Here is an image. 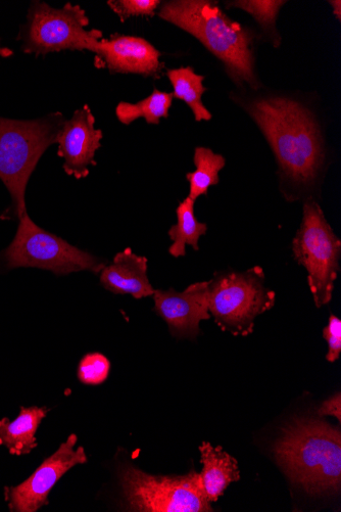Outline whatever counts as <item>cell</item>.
Listing matches in <instances>:
<instances>
[{
	"label": "cell",
	"instance_id": "1",
	"mask_svg": "<svg viewBox=\"0 0 341 512\" xmlns=\"http://www.w3.org/2000/svg\"><path fill=\"white\" fill-rule=\"evenodd\" d=\"M271 147L279 175L289 188L310 189L317 182L325 150L312 113L295 100L270 96L246 105Z\"/></svg>",
	"mask_w": 341,
	"mask_h": 512
},
{
	"label": "cell",
	"instance_id": "2",
	"mask_svg": "<svg viewBox=\"0 0 341 512\" xmlns=\"http://www.w3.org/2000/svg\"><path fill=\"white\" fill-rule=\"evenodd\" d=\"M158 16L201 41L223 63L235 84L260 88L255 72V31L230 19L217 3L172 0L161 5Z\"/></svg>",
	"mask_w": 341,
	"mask_h": 512
},
{
	"label": "cell",
	"instance_id": "3",
	"mask_svg": "<svg viewBox=\"0 0 341 512\" xmlns=\"http://www.w3.org/2000/svg\"><path fill=\"white\" fill-rule=\"evenodd\" d=\"M274 455L290 482L310 495H330L340 490L339 427L313 418L292 421L276 441Z\"/></svg>",
	"mask_w": 341,
	"mask_h": 512
},
{
	"label": "cell",
	"instance_id": "4",
	"mask_svg": "<svg viewBox=\"0 0 341 512\" xmlns=\"http://www.w3.org/2000/svg\"><path fill=\"white\" fill-rule=\"evenodd\" d=\"M67 119L56 112L35 120L0 117V180L6 185L12 208L8 218L26 212V190L38 162L51 146Z\"/></svg>",
	"mask_w": 341,
	"mask_h": 512
},
{
	"label": "cell",
	"instance_id": "5",
	"mask_svg": "<svg viewBox=\"0 0 341 512\" xmlns=\"http://www.w3.org/2000/svg\"><path fill=\"white\" fill-rule=\"evenodd\" d=\"M208 306L221 331L235 337L250 336L256 318L271 310L276 294L265 287V273L256 266L243 272L216 273L207 282Z\"/></svg>",
	"mask_w": 341,
	"mask_h": 512
},
{
	"label": "cell",
	"instance_id": "6",
	"mask_svg": "<svg viewBox=\"0 0 341 512\" xmlns=\"http://www.w3.org/2000/svg\"><path fill=\"white\" fill-rule=\"evenodd\" d=\"M89 19L80 6L68 3L55 9L43 2H33L18 40L22 51L36 58L64 51H88L94 54L103 36L100 30H86Z\"/></svg>",
	"mask_w": 341,
	"mask_h": 512
},
{
	"label": "cell",
	"instance_id": "7",
	"mask_svg": "<svg viewBox=\"0 0 341 512\" xmlns=\"http://www.w3.org/2000/svg\"><path fill=\"white\" fill-rule=\"evenodd\" d=\"M8 269L31 267L50 270L56 275L91 271L99 274L106 261L82 251L62 238L39 227L26 212L19 219L16 237L0 255Z\"/></svg>",
	"mask_w": 341,
	"mask_h": 512
},
{
	"label": "cell",
	"instance_id": "8",
	"mask_svg": "<svg viewBox=\"0 0 341 512\" xmlns=\"http://www.w3.org/2000/svg\"><path fill=\"white\" fill-rule=\"evenodd\" d=\"M292 252L308 272V285L317 308L330 303L340 270L341 242L313 200L304 205L303 220L292 241Z\"/></svg>",
	"mask_w": 341,
	"mask_h": 512
},
{
	"label": "cell",
	"instance_id": "9",
	"mask_svg": "<svg viewBox=\"0 0 341 512\" xmlns=\"http://www.w3.org/2000/svg\"><path fill=\"white\" fill-rule=\"evenodd\" d=\"M120 483L126 509L140 512H211L200 474L159 477L146 474L133 465L120 470Z\"/></svg>",
	"mask_w": 341,
	"mask_h": 512
},
{
	"label": "cell",
	"instance_id": "10",
	"mask_svg": "<svg viewBox=\"0 0 341 512\" xmlns=\"http://www.w3.org/2000/svg\"><path fill=\"white\" fill-rule=\"evenodd\" d=\"M77 442V436L72 434L29 479L19 486L6 488L5 497L11 511L35 512L48 504V495L61 478L76 465L87 462L84 447L75 449Z\"/></svg>",
	"mask_w": 341,
	"mask_h": 512
},
{
	"label": "cell",
	"instance_id": "11",
	"mask_svg": "<svg viewBox=\"0 0 341 512\" xmlns=\"http://www.w3.org/2000/svg\"><path fill=\"white\" fill-rule=\"evenodd\" d=\"M95 66L106 68L112 74H138L143 77L159 79L165 64L155 46L141 37L111 35L102 38L96 44Z\"/></svg>",
	"mask_w": 341,
	"mask_h": 512
},
{
	"label": "cell",
	"instance_id": "12",
	"mask_svg": "<svg viewBox=\"0 0 341 512\" xmlns=\"http://www.w3.org/2000/svg\"><path fill=\"white\" fill-rule=\"evenodd\" d=\"M155 312L168 324L170 334L178 340H196L201 334L200 323L209 320L207 282L190 285L184 292L174 289L157 290Z\"/></svg>",
	"mask_w": 341,
	"mask_h": 512
},
{
	"label": "cell",
	"instance_id": "13",
	"mask_svg": "<svg viewBox=\"0 0 341 512\" xmlns=\"http://www.w3.org/2000/svg\"><path fill=\"white\" fill-rule=\"evenodd\" d=\"M104 137L95 128V117L88 105L78 109L66 120L57 138L58 155L64 159L63 169L76 179L86 178L89 167L96 166L95 153L102 147Z\"/></svg>",
	"mask_w": 341,
	"mask_h": 512
},
{
	"label": "cell",
	"instance_id": "14",
	"mask_svg": "<svg viewBox=\"0 0 341 512\" xmlns=\"http://www.w3.org/2000/svg\"><path fill=\"white\" fill-rule=\"evenodd\" d=\"M148 264V258L138 256L127 248L100 272L101 284L109 292L131 295L136 300L154 296L156 290L150 283Z\"/></svg>",
	"mask_w": 341,
	"mask_h": 512
},
{
	"label": "cell",
	"instance_id": "15",
	"mask_svg": "<svg viewBox=\"0 0 341 512\" xmlns=\"http://www.w3.org/2000/svg\"><path fill=\"white\" fill-rule=\"evenodd\" d=\"M200 451L204 465L200 474L203 492L208 502H216L231 483L240 480L238 462L221 446L213 447L208 442L202 444Z\"/></svg>",
	"mask_w": 341,
	"mask_h": 512
},
{
	"label": "cell",
	"instance_id": "16",
	"mask_svg": "<svg viewBox=\"0 0 341 512\" xmlns=\"http://www.w3.org/2000/svg\"><path fill=\"white\" fill-rule=\"evenodd\" d=\"M47 412L45 407H22L14 422L0 420V446L17 456L31 453L37 447L35 435Z\"/></svg>",
	"mask_w": 341,
	"mask_h": 512
},
{
	"label": "cell",
	"instance_id": "17",
	"mask_svg": "<svg viewBox=\"0 0 341 512\" xmlns=\"http://www.w3.org/2000/svg\"><path fill=\"white\" fill-rule=\"evenodd\" d=\"M194 204L196 201L188 197L180 203L176 211L177 223L169 229L168 235L173 241L169 253L174 258L185 257L187 245L199 251L200 238L207 234L208 226L197 219Z\"/></svg>",
	"mask_w": 341,
	"mask_h": 512
},
{
	"label": "cell",
	"instance_id": "18",
	"mask_svg": "<svg viewBox=\"0 0 341 512\" xmlns=\"http://www.w3.org/2000/svg\"><path fill=\"white\" fill-rule=\"evenodd\" d=\"M167 77L173 85V97L191 109L196 121H210L213 118L202 101L207 91L203 84L205 76L198 75L191 67H185L168 70Z\"/></svg>",
	"mask_w": 341,
	"mask_h": 512
},
{
	"label": "cell",
	"instance_id": "19",
	"mask_svg": "<svg viewBox=\"0 0 341 512\" xmlns=\"http://www.w3.org/2000/svg\"><path fill=\"white\" fill-rule=\"evenodd\" d=\"M194 165L197 169L186 174L189 181V196L192 201H197L201 196H207L211 186L220 182L219 173L226 165L222 155L215 154L207 148H197L194 151Z\"/></svg>",
	"mask_w": 341,
	"mask_h": 512
},
{
	"label": "cell",
	"instance_id": "20",
	"mask_svg": "<svg viewBox=\"0 0 341 512\" xmlns=\"http://www.w3.org/2000/svg\"><path fill=\"white\" fill-rule=\"evenodd\" d=\"M173 99L172 92L155 88L150 97L136 104L121 102L116 108V116L125 125H130L140 118L146 123L159 125L162 118L169 117Z\"/></svg>",
	"mask_w": 341,
	"mask_h": 512
},
{
	"label": "cell",
	"instance_id": "21",
	"mask_svg": "<svg viewBox=\"0 0 341 512\" xmlns=\"http://www.w3.org/2000/svg\"><path fill=\"white\" fill-rule=\"evenodd\" d=\"M227 8H238L249 13L272 37L275 48L280 45V36L276 29V20L280 9L286 4L278 0H238L228 3Z\"/></svg>",
	"mask_w": 341,
	"mask_h": 512
},
{
	"label": "cell",
	"instance_id": "22",
	"mask_svg": "<svg viewBox=\"0 0 341 512\" xmlns=\"http://www.w3.org/2000/svg\"><path fill=\"white\" fill-rule=\"evenodd\" d=\"M110 369L111 362L104 354L89 353L79 363L78 379L85 385H101L108 379Z\"/></svg>",
	"mask_w": 341,
	"mask_h": 512
},
{
	"label": "cell",
	"instance_id": "23",
	"mask_svg": "<svg viewBox=\"0 0 341 512\" xmlns=\"http://www.w3.org/2000/svg\"><path fill=\"white\" fill-rule=\"evenodd\" d=\"M160 0H109L108 6L125 22L132 17H154L161 7Z\"/></svg>",
	"mask_w": 341,
	"mask_h": 512
},
{
	"label": "cell",
	"instance_id": "24",
	"mask_svg": "<svg viewBox=\"0 0 341 512\" xmlns=\"http://www.w3.org/2000/svg\"><path fill=\"white\" fill-rule=\"evenodd\" d=\"M323 337L328 344L326 360L334 363L341 353V320L331 315L327 327L323 331Z\"/></svg>",
	"mask_w": 341,
	"mask_h": 512
},
{
	"label": "cell",
	"instance_id": "25",
	"mask_svg": "<svg viewBox=\"0 0 341 512\" xmlns=\"http://www.w3.org/2000/svg\"><path fill=\"white\" fill-rule=\"evenodd\" d=\"M319 416H334L337 418V421L341 422V397L340 394L337 393L333 395L326 401H324L321 407L318 409Z\"/></svg>",
	"mask_w": 341,
	"mask_h": 512
},
{
	"label": "cell",
	"instance_id": "26",
	"mask_svg": "<svg viewBox=\"0 0 341 512\" xmlns=\"http://www.w3.org/2000/svg\"><path fill=\"white\" fill-rule=\"evenodd\" d=\"M329 4L333 8L334 16H336L338 21H340V19H341V12H340V10H341V3L339 2V0H336V2H329Z\"/></svg>",
	"mask_w": 341,
	"mask_h": 512
},
{
	"label": "cell",
	"instance_id": "27",
	"mask_svg": "<svg viewBox=\"0 0 341 512\" xmlns=\"http://www.w3.org/2000/svg\"><path fill=\"white\" fill-rule=\"evenodd\" d=\"M14 55V52L11 49L3 48L2 44H0V58H9Z\"/></svg>",
	"mask_w": 341,
	"mask_h": 512
}]
</instances>
